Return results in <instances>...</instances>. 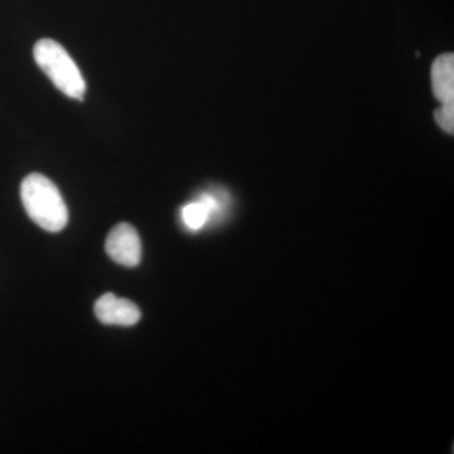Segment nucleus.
I'll use <instances>...</instances> for the list:
<instances>
[{"mask_svg": "<svg viewBox=\"0 0 454 454\" xmlns=\"http://www.w3.org/2000/svg\"><path fill=\"white\" fill-rule=\"evenodd\" d=\"M20 197L28 216L38 226L50 232L64 230L68 223V211L61 192L52 181L40 173L23 179Z\"/></svg>", "mask_w": 454, "mask_h": 454, "instance_id": "f257e3e1", "label": "nucleus"}, {"mask_svg": "<svg viewBox=\"0 0 454 454\" xmlns=\"http://www.w3.org/2000/svg\"><path fill=\"white\" fill-rule=\"evenodd\" d=\"M35 59L41 70L66 97L82 100L86 83L79 67L67 51L53 40H41L35 43Z\"/></svg>", "mask_w": 454, "mask_h": 454, "instance_id": "f03ea898", "label": "nucleus"}, {"mask_svg": "<svg viewBox=\"0 0 454 454\" xmlns=\"http://www.w3.org/2000/svg\"><path fill=\"white\" fill-rule=\"evenodd\" d=\"M106 249L114 262L124 267H137L142 260V243L130 223H121L114 227L107 235Z\"/></svg>", "mask_w": 454, "mask_h": 454, "instance_id": "7ed1b4c3", "label": "nucleus"}, {"mask_svg": "<svg viewBox=\"0 0 454 454\" xmlns=\"http://www.w3.org/2000/svg\"><path fill=\"white\" fill-rule=\"evenodd\" d=\"M95 315L104 325L130 327L138 324L142 313L136 303L127 298H118L114 293H106L95 303Z\"/></svg>", "mask_w": 454, "mask_h": 454, "instance_id": "20e7f679", "label": "nucleus"}, {"mask_svg": "<svg viewBox=\"0 0 454 454\" xmlns=\"http://www.w3.org/2000/svg\"><path fill=\"white\" fill-rule=\"evenodd\" d=\"M432 88L441 104L454 103V56H439L432 66Z\"/></svg>", "mask_w": 454, "mask_h": 454, "instance_id": "39448f33", "label": "nucleus"}, {"mask_svg": "<svg viewBox=\"0 0 454 454\" xmlns=\"http://www.w3.org/2000/svg\"><path fill=\"white\" fill-rule=\"evenodd\" d=\"M221 202L215 195L206 193L200 197L199 201L188 203L181 211L184 225L190 231H199L210 221L215 214L219 212Z\"/></svg>", "mask_w": 454, "mask_h": 454, "instance_id": "423d86ee", "label": "nucleus"}, {"mask_svg": "<svg viewBox=\"0 0 454 454\" xmlns=\"http://www.w3.org/2000/svg\"><path fill=\"white\" fill-rule=\"evenodd\" d=\"M435 121L439 127L447 133L453 134L454 131V103L442 104L434 113Z\"/></svg>", "mask_w": 454, "mask_h": 454, "instance_id": "0eeeda50", "label": "nucleus"}]
</instances>
